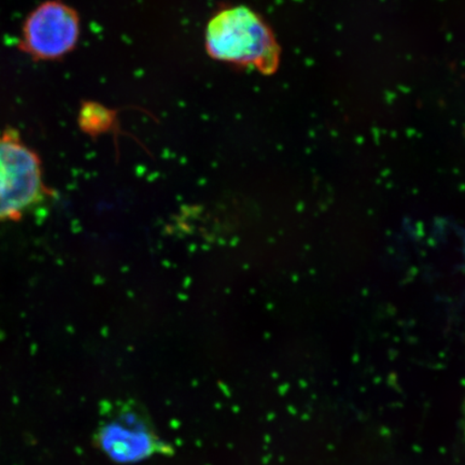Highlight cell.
<instances>
[{"instance_id": "5", "label": "cell", "mask_w": 465, "mask_h": 465, "mask_svg": "<svg viewBox=\"0 0 465 465\" xmlns=\"http://www.w3.org/2000/svg\"><path fill=\"white\" fill-rule=\"evenodd\" d=\"M78 124L86 135L97 138L102 134L118 131L116 113L97 103H84L80 109Z\"/></svg>"}, {"instance_id": "2", "label": "cell", "mask_w": 465, "mask_h": 465, "mask_svg": "<svg viewBox=\"0 0 465 465\" xmlns=\"http://www.w3.org/2000/svg\"><path fill=\"white\" fill-rule=\"evenodd\" d=\"M51 194L38 154L15 130L0 134V223L25 218Z\"/></svg>"}, {"instance_id": "4", "label": "cell", "mask_w": 465, "mask_h": 465, "mask_svg": "<svg viewBox=\"0 0 465 465\" xmlns=\"http://www.w3.org/2000/svg\"><path fill=\"white\" fill-rule=\"evenodd\" d=\"M80 16L61 0H46L22 26L17 46L34 61H57L71 54L80 37Z\"/></svg>"}, {"instance_id": "3", "label": "cell", "mask_w": 465, "mask_h": 465, "mask_svg": "<svg viewBox=\"0 0 465 465\" xmlns=\"http://www.w3.org/2000/svg\"><path fill=\"white\" fill-rule=\"evenodd\" d=\"M95 441L104 455L121 464L173 453V447L156 434L147 415L131 403L113 406V411L97 430Z\"/></svg>"}, {"instance_id": "1", "label": "cell", "mask_w": 465, "mask_h": 465, "mask_svg": "<svg viewBox=\"0 0 465 465\" xmlns=\"http://www.w3.org/2000/svg\"><path fill=\"white\" fill-rule=\"evenodd\" d=\"M205 46L213 60L252 67L263 74L277 71L282 50L271 27L245 5L219 11L208 22Z\"/></svg>"}]
</instances>
